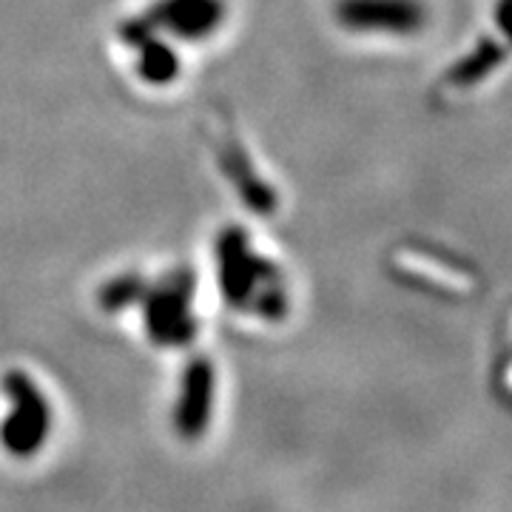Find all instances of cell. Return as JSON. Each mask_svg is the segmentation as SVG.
Wrapping results in <instances>:
<instances>
[{
    "instance_id": "1",
    "label": "cell",
    "mask_w": 512,
    "mask_h": 512,
    "mask_svg": "<svg viewBox=\"0 0 512 512\" xmlns=\"http://www.w3.org/2000/svg\"><path fill=\"white\" fill-rule=\"evenodd\" d=\"M222 293L231 305L256 311L268 319L285 313V293L276 282V271L262 259L248 254L239 237H225L220 245Z\"/></svg>"
},
{
    "instance_id": "2",
    "label": "cell",
    "mask_w": 512,
    "mask_h": 512,
    "mask_svg": "<svg viewBox=\"0 0 512 512\" xmlns=\"http://www.w3.org/2000/svg\"><path fill=\"white\" fill-rule=\"evenodd\" d=\"M3 393L9 399V413L0 424L3 450L15 458L37 456L52 433V404L26 370H9Z\"/></svg>"
},
{
    "instance_id": "3",
    "label": "cell",
    "mask_w": 512,
    "mask_h": 512,
    "mask_svg": "<svg viewBox=\"0 0 512 512\" xmlns=\"http://www.w3.org/2000/svg\"><path fill=\"white\" fill-rule=\"evenodd\" d=\"M146 328L154 345H188L197 333L191 316V279L174 276L146 296Z\"/></svg>"
},
{
    "instance_id": "4",
    "label": "cell",
    "mask_w": 512,
    "mask_h": 512,
    "mask_svg": "<svg viewBox=\"0 0 512 512\" xmlns=\"http://www.w3.org/2000/svg\"><path fill=\"white\" fill-rule=\"evenodd\" d=\"M336 18L356 32H419L427 12L419 0H339Z\"/></svg>"
},
{
    "instance_id": "5",
    "label": "cell",
    "mask_w": 512,
    "mask_h": 512,
    "mask_svg": "<svg viewBox=\"0 0 512 512\" xmlns=\"http://www.w3.org/2000/svg\"><path fill=\"white\" fill-rule=\"evenodd\" d=\"M214 399H217L214 365L208 359H194L183 370L180 399H177V410H174V427L183 439L197 441L208 433Z\"/></svg>"
},
{
    "instance_id": "6",
    "label": "cell",
    "mask_w": 512,
    "mask_h": 512,
    "mask_svg": "<svg viewBox=\"0 0 512 512\" xmlns=\"http://www.w3.org/2000/svg\"><path fill=\"white\" fill-rule=\"evenodd\" d=\"M157 9H163L160 15L165 23L185 37H202V32H211L222 20L217 0H165Z\"/></svg>"
},
{
    "instance_id": "7",
    "label": "cell",
    "mask_w": 512,
    "mask_h": 512,
    "mask_svg": "<svg viewBox=\"0 0 512 512\" xmlns=\"http://www.w3.org/2000/svg\"><path fill=\"white\" fill-rule=\"evenodd\" d=\"M498 63H504V49L501 43H495L490 37L478 40V46L458 63L456 69L450 72V83L464 89V86H476L478 80H484L487 74L493 72Z\"/></svg>"
},
{
    "instance_id": "8",
    "label": "cell",
    "mask_w": 512,
    "mask_h": 512,
    "mask_svg": "<svg viewBox=\"0 0 512 512\" xmlns=\"http://www.w3.org/2000/svg\"><path fill=\"white\" fill-rule=\"evenodd\" d=\"M495 23H498L501 35L512 43V0H498L495 3Z\"/></svg>"
}]
</instances>
